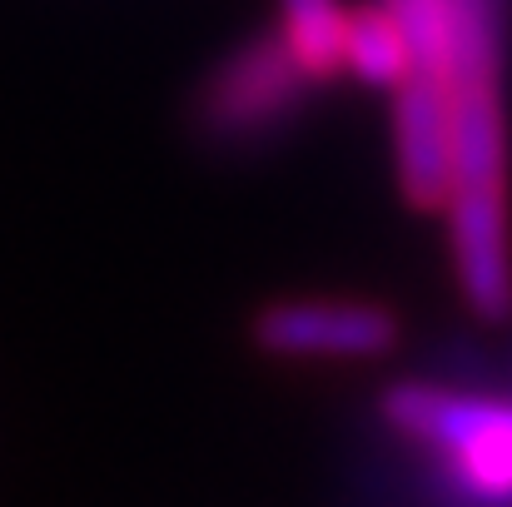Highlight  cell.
<instances>
[{
    "label": "cell",
    "mask_w": 512,
    "mask_h": 507,
    "mask_svg": "<svg viewBox=\"0 0 512 507\" xmlns=\"http://www.w3.org/2000/svg\"><path fill=\"white\" fill-rule=\"evenodd\" d=\"M314 90L319 85L299 70V60L289 55L279 30H259V35L239 40L204 75L194 120H199L204 140H214L224 150H249V145H269L274 135H284Z\"/></svg>",
    "instance_id": "2"
},
{
    "label": "cell",
    "mask_w": 512,
    "mask_h": 507,
    "mask_svg": "<svg viewBox=\"0 0 512 507\" xmlns=\"http://www.w3.org/2000/svg\"><path fill=\"white\" fill-rule=\"evenodd\" d=\"M279 10V40L299 60V70L314 85L343 80V35H348V0H274Z\"/></svg>",
    "instance_id": "5"
},
{
    "label": "cell",
    "mask_w": 512,
    "mask_h": 507,
    "mask_svg": "<svg viewBox=\"0 0 512 507\" xmlns=\"http://www.w3.org/2000/svg\"><path fill=\"white\" fill-rule=\"evenodd\" d=\"M448 244L468 309L488 324L512 314V140H508V0H453L448 65Z\"/></svg>",
    "instance_id": "1"
},
{
    "label": "cell",
    "mask_w": 512,
    "mask_h": 507,
    "mask_svg": "<svg viewBox=\"0 0 512 507\" xmlns=\"http://www.w3.org/2000/svg\"><path fill=\"white\" fill-rule=\"evenodd\" d=\"M254 343L294 363H353L398 343V319L368 299H279L254 319Z\"/></svg>",
    "instance_id": "3"
},
{
    "label": "cell",
    "mask_w": 512,
    "mask_h": 507,
    "mask_svg": "<svg viewBox=\"0 0 512 507\" xmlns=\"http://www.w3.org/2000/svg\"><path fill=\"white\" fill-rule=\"evenodd\" d=\"M393 100V165L403 199L413 209H438L448 199V150H453V120H448V75L408 70Z\"/></svg>",
    "instance_id": "4"
},
{
    "label": "cell",
    "mask_w": 512,
    "mask_h": 507,
    "mask_svg": "<svg viewBox=\"0 0 512 507\" xmlns=\"http://www.w3.org/2000/svg\"><path fill=\"white\" fill-rule=\"evenodd\" d=\"M413 70L408 40L398 20L383 10V0L353 5L348 10V35H343V80H358L368 90H398L403 75Z\"/></svg>",
    "instance_id": "6"
}]
</instances>
